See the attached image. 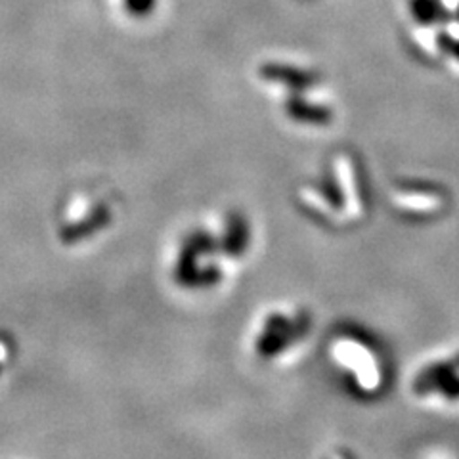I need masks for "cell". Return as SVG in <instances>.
<instances>
[{"instance_id": "1", "label": "cell", "mask_w": 459, "mask_h": 459, "mask_svg": "<svg viewBox=\"0 0 459 459\" xmlns=\"http://www.w3.org/2000/svg\"><path fill=\"white\" fill-rule=\"evenodd\" d=\"M393 201L406 211H435L442 205V201L433 194H396Z\"/></svg>"}, {"instance_id": "4", "label": "cell", "mask_w": 459, "mask_h": 459, "mask_svg": "<svg viewBox=\"0 0 459 459\" xmlns=\"http://www.w3.org/2000/svg\"><path fill=\"white\" fill-rule=\"evenodd\" d=\"M442 4H444V8H446V10L455 12L459 8V0H442Z\"/></svg>"}, {"instance_id": "3", "label": "cell", "mask_w": 459, "mask_h": 459, "mask_svg": "<svg viewBox=\"0 0 459 459\" xmlns=\"http://www.w3.org/2000/svg\"><path fill=\"white\" fill-rule=\"evenodd\" d=\"M446 29H448V37H452L454 40H459V23L457 22H452Z\"/></svg>"}, {"instance_id": "2", "label": "cell", "mask_w": 459, "mask_h": 459, "mask_svg": "<svg viewBox=\"0 0 459 459\" xmlns=\"http://www.w3.org/2000/svg\"><path fill=\"white\" fill-rule=\"evenodd\" d=\"M415 40H418V45L425 48L429 54H437L438 47L433 35V29H418V31H415Z\"/></svg>"}]
</instances>
